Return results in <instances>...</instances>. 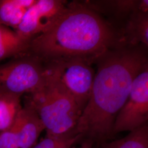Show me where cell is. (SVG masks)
Masks as SVG:
<instances>
[{"mask_svg":"<svg viewBox=\"0 0 148 148\" xmlns=\"http://www.w3.org/2000/svg\"><path fill=\"white\" fill-rule=\"evenodd\" d=\"M90 98L74 132L90 142L104 143L112 137L116 117L127 101L133 80L148 66L141 47L121 46L108 51L97 62Z\"/></svg>","mask_w":148,"mask_h":148,"instance_id":"1","label":"cell"},{"mask_svg":"<svg viewBox=\"0 0 148 148\" xmlns=\"http://www.w3.org/2000/svg\"><path fill=\"white\" fill-rule=\"evenodd\" d=\"M121 46L119 32L84 2L75 1L49 30L32 39L29 49L46 62L76 59L91 64Z\"/></svg>","mask_w":148,"mask_h":148,"instance_id":"2","label":"cell"},{"mask_svg":"<svg viewBox=\"0 0 148 148\" xmlns=\"http://www.w3.org/2000/svg\"><path fill=\"white\" fill-rule=\"evenodd\" d=\"M46 66L42 84L28 94L25 106L37 113L45 127L46 136L59 137L74 130L82 111L51 65L46 63Z\"/></svg>","mask_w":148,"mask_h":148,"instance_id":"3","label":"cell"},{"mask_svg":"<svg viewBox=\"0 0 148 148\" xmlns=\"http://www.w3.org/2000/svg\"><path fill=\"white\" fill-rule=\"evenodd\" d=\"M43 62L34 54L1 65L0 93L21 96L38 89L46 74V66Z\"/></svg>","mask_w":148,"mask_h":148,"instance_id":"4","label":"cell"},{"mask_svg":"<svg viewBox=\"0 0 148 148\" xmlns=\"http://www.w3.org/2000/svg\"><path fill=\"white\" fill-rule=\"evenodd\" d=\"M148 66L133 80L128 97L114 122L112 136L131 132L148 123Z\"/></svg>","mask_w":148,"mask_h":148,"instance_id":"5","label":"cell"},{"mask_svg":"<svg viewBox=\"0 0 148 148\" xmlns=\"http://www.w3.org/2000/svg\"><path fill=\"white\" fill-rule=\"evenodd\" d=\"M46 63L52 67L62 84L82 112L90 98L95 76L90 64L76 59Z\"/></svg>","mask_w":148,"mask_h":148,"instance_id":"6","label":"cell"},{"mask_svg":"<svg viewBox=\"0 0 148 148\" xmlns=\"http://www.w3.org/2000/svg\"><path fill=\"white\" fill-rule=\"evenodd\" d=\"M66 5V1L62 0H36L14 31L21 38L31 41L53 26Z\"/></svg>","mask_w":148,"mask_h":148,"instance_id":"7","label":"cell"},{"mask_svg":"<svg viewBox=\"0 0 148 148\" xmlns=\"http://www.w3.org/2000/svg\"><path fill=\"white\" fill-rule=\"evenodd\" d=\"M12 127L18 138L21 148H32L37 143L45 127L37 113L24 106L19 112Z\"/></svg>","mask_w":148,"mask_h":148,"instance_id":"8","label":"cell"},{"mask_svg":"<svg viewBox=\"0 0 148 148\" xmlns=\"http://www.w3.org/2000/svg\"><path fill=\"white\" fill-rule=\"evenodd\" d=\"M123 45L128 47L148 46V12L138 11L127 18L124 29L119 32Z\"/></svg>","mask_w":148,"mask_h":148,"instance_id":"9","label":"cell"},{"mask_svg":"<svg viewBox=\"0 0 148 148\" xmlns=\"http://www.w3.org/2000/svg\"><path fill=\"white\" fill-rule=\"evenodd\" d=\"M84 2L99 14H110L119 19L128 18L136 11L148 12V0L90 1Z\"/></svg>","mask_w":148,"mask_h":148,"instance_id":"10","label":"cell"},{"mask_svg":"<svg viewBox=\"0 0 148 148\" xmlns=\"http://www.w3.org/2000/svg\"><path fill=\"white\" fill-rule=\"evenodd\" d=\"M36 0H0V25L16 30Z\"/></svg>","mask_w":148,"mask_h":148,"instance_id":"11","label":"cell"},{"mask_svg":"<svg viewBox=\"0 0 148 148\" xmlns=\"http://www.w3.org/2000/svg\"><path fill=\"white\" fill-rule=\"evenodd\" d=\"M30 42L15 31L0 25V60L26 52L29 49Z\"/></svg>","mask_w":148,"mask_h":148,"instance_id":"12","label":"cell"},{"mask_svg":"<svg viewBox=\"0 0 148 148\" xmlns=\"http://www.w3.org/2000/svg\"><path fill=\"white\" fill-rule=\"evenodd\" d=\"M21 97L9 93H0V133L13 126L23 108Z\"/></svg>","mask_w":148,"mask_h":148,"instance_id":"13","label":"cell"},{"mask_svg":"<svg viewBox=\"0 0 148 148\" xmlns=\"http://www.w3.org/2000/svg\"><path fill=\"white\" fill-rule=\"evenodd\" d=\"M103 148H148V123L125 137L105 144Z\"/></svg>","mask_w":148,"mask_h":148,"instance_id":"14","label":"cell"},{"mask_svg":"<svg viewBox=\"0 0 148 148\" xmlns=\"http://www.w3.org/2000/svg\"><path fill=\"white\" fill-rule=\"evenodd\" d=\"M0 148H21L18 138L12 126L0 133Z\"/></svg>","mask_w":148,"mask_h":148,"instance_id":"15","label":"cell"},{"mask_svg":"<svg viewBox=\"0 0 148 148\" xmlns=\"http://www.w3.org/2000/svg\"><path fill=\"white\" fill-rule=\"evenodd\" d=\"M82 139L81 136L76 134L74 131L59 137L58 141L54 148H71L77 140Z\"/></svg>","mask_w":148,"mask_h":148,"instance_id":"16","label":"cell"},{"mask_svg":"<svg viewBox=\"0 0 148 148\" xmlns=\"http://www.w3.org/2000/svg\"><path fill=\"white\" fill-rule=\"evenodd\" d=\"M59 137L53 138L46 136L41 141L36 143L32 148H54L58 141Z\"/></svg>","mask_w":148,"mask_h":148,"instance_id":"17","label":"cell"},{"mask_svg":"<svg viewBox=\"0 0 148 148\" xmlns=\"http://www.w3.org/2000/svg\"><path fill=\"white\" fill-rule=\"evenodd\" d=\"M90 148V146H89V144H86L85 145H84V147H82V148Z\"/></svg>","mask_w":148,"mask_h":148,"instance_id":"18","label":"cell"}]
</instances>
